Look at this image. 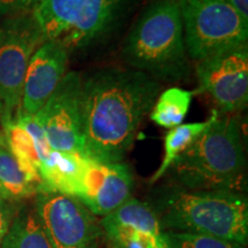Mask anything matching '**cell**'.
<instances>
[{
	"label": "cell",
	"mask_w": 248,
	"mask_h": 248,
	"mask_svg": "<svg viewBox=\"0 0 248 248\" xmlns=\"http://www.w3.org/2000/svg\"><path fill=\"white\" fill-rule=\"evenodd\" d=\"M133 177L122 162L88 159L75 195L94 216H106L131 198Z\"/></svg>",
	"instance_id": "11"
},
{
	"label": "cell",
	"mask_w": 248,
	"mask_h": 248,
	"mask_svg": "<svg viewBox=\"0 0 248 248\" xmlns=\"http://www.w3.org/2000/svg\"><path fill=\"white\" fill-rule=\"evenodd\" d=\"M33 210L53 248H98L100 222L78 199L53 191H39Z\"/></svg>",
	"instance_id": "8"
},
{
	"label": "cell",
	"mask_w": 248,
	"mask_h": 248,
	"mask_svg": "<svg viewBox=\"0 0 248 248\" xmlns=\"http://www.w3.org/2000/svg\"><path fill=\"white\" fill-rule=\"evenodd\" d=\"M200 89L208 93L221 114L237 115L248 101V48L204 59L197 64Z\"/></svg>",
	"instance_id": "10"
},
{
	"label": "cell",
	"mask_w": 248,
	"mask_h": 248,
	"mask_svg": "<svg viewBox=\"0 0 248 248\" xmlns=\"http://www.w3.org/2000/svg\"><path fill=\"white\" fill-rule=\"evenodd\" d=\"M82 84L83 77L79 73L67 71L35 116L52 151L86 157L83 142Z\"/></svg>",
	"instance_id": "9"
},
{
	"label": "cell",
	"mask_w": 248,
	"mask_h": 248,
	"mask_svg": "<svg viewBox=\"0 0 248 248\" xmlns=\"http://www.w3.org/2000/svg\"><path fill=\"white\" fill-rule=\"evenodd\" d=\"M17 208V204L11 203L0 198V246L7 234Z\"/></svg>",
	"instance_id": "21"
},
{
	"label": "cell",
	"mask_w": 248,
	"mask_h": 248,
	"mask_svg": "<svg viewBox=\"0 0 248 248\" xmlns=\"http://www.w3.org/2000/svg\"><path fill=\"white\" fill-rule=\"evenodd\" d=\"M0 116H1V108H0ZM2 139V132H0V140Z\"/></svg>",
	"instance_id": "24"
},
{
	"label": "cell",
	"mask_w": 248,
	"mask_h": 248,
	"mask_svg": "<svg viewBox=\"0 0 248 248\" xmlns=\"http://www.w3.org/2000/svg\"><path fill=\"white\" fill-rule=\"evenodd\" d=\"M170 248H245V245L218 238L166 231Z\"/></svg>",
	"instance_id": "20"
},
{
	"label": "cell",
	"mask_w": 248,
	"mask_h": 248,
	"mask_svg": "<svg viewBox=\"0 0 248 248\" xmlns=\"http://www.w3.org/2000/svg\"><path fill=\"white\" fill-rule=\"evenodd\" d=\"M160 91L156 79L133 68H105L83 78L86 157L98 162H122Z\"/></svg>",
	"instance_id": "1"
},
{
	"label": "cell",
	"mask_w": 248,
	"mask_h": 248,
	"mask_svg": "<svg viewBox=\"0 0 248 248\" xmlns=\"http://www.w3.org/2000/svg\"><path fill=\"white\" fill-rule=\"evenodd\" d=\"M69 52L63 46L45 40L35 52L24 76L21 104L16 117L35 116L67 74Z\"/></svg>",
	"instance_id": "13"
},
{
	"label": "cell",
	"mask_w": 248,
	"mask_h": 248,
	"mask_svg": "<svg viewBox=\"0 0 248 248\" xmlns=\"http://www.w3.org/2000/svg\"><path fill=\"white\" fill-rule=\"evenodd\" d=\"M186 53L195 61L247 45L248 22L226 0H178Z\"/></svg>",
	"instance_id": "5"
},
{
	"label": "cell",
	"mask_w": 248,
	"mask_h": 248,
	"mask_svg": "<svg viewBox=\"0 0 248 248\" xmlns=\"http://www.w3.org/2000/svg\"><path fill=\"white\" fill-rule=\"evenodd\" d=\"M100 226L113 248H170L154 210L136 198L102 217Z\"/></svg>",
	"instance_id": "12"
},
{
	"label": "cell",
	"mask_w": 248,
	"mask_h": 248,
	"mask_svg": "<svg viewBox=\"0 0 248 248\" xmlns=\"http://www.w3.org/2000/svg\"><path fill=\"white\" fill-rule=\"evenodd\" d=\"M226 1L248 22V0H226Z\"/></svg>",
	"instance_id": "23"
},
{
	"label": "cell",
	"mask_w": 248,
	"mask_h": 248,
	"mask_svg": "<svg viewBox=\"0 0 248 248\" xmlns=\"http://www.w3.org/2000/svg\"><path fill=\"white\" fill-rule=\"evenodd\" d=\"M2 136L9 151L28 179L38 187H42V178L39 175L40 161L37 153L36 144L31 135L16 120L1 123Z\"/></svg>",
	"instance_id": "15"
},
{
	"label": "cell",
	"mask_w": 248,
	"mask_h": 248,
	"mask_svg": "<svg viewBox=\"0 0 248 248\" xmlns=\"http://www.w3.org/2000/svg\"><path fill=\"white\" fill-rule=\"evenodd\" d=\"M126 63L148 75L178 78L186 70V53L178 0H157L142 13L124 40Z\"/></svg>",
	"instance_id": "4"
},
{
	"label": "cell",
	"mask_w": 248,
	"mask_h": 248,
	"mask_svg": "<svg viewBox=\"0 0 248 248\" xmlns=\"http://www.w3.org/2000/svg\"><path fill=\"white\" fill-rule=\"evenodd\" d=\"M88 157L78 154L52 151L39 167L42 187L39 191H53L75 195Z\"/></svg>",
	"instance_id": "14"
},
{
	"label": "cell",
	"mask_w": 248,
	"mask_h": 248,
	"mask_svg": "<svg viewBox=\"0 0 248 248\" xmlns=\"http://www.w3.org/2000/svg\"><path fill=\"white\" fill-rule=\"evenodd\" d=\"M120 0H33L30 12L46 40L68 52L86 47L106 32Z\"/></svg>",
	"instance_id": "6"
},
{
	"label": "cell",
	"mask_w": 248,
	"mask_h": 248,
	"mask_svg": "<svg viewBox=\"0 0 248 248\" xmlns=\"http://www.w3.org/2000/svg\"><path fill=\"white\" fill-rule=\"evenodd\" d=\"M193 92L171 88L159 94L151 110V120L164 129H172L183 124L187 115Z\"/></svg>",
	"instance_id": "18"
},
{
	"label": "cell",
	"mask_w": 248,
	"mask_h": 248,
	"mask_svg": "<svg viewBox=\"0 0 248 248\" xmlns=\"http://www.w3.org/2000/svg\"><path fill=\"white\" fill-rule=\"evenodd\" d=\"M243 131L237 115L213 110L209 125L170 167L176 185L188 190L243 192Z\"/></svg>",
	"instance_id": "3"
},
{
	"label": "cell",
	"mask_w": 248,
	"mask_h": 248,
	"mask_svg": "<svg viewBox=\"0 0 248 248\" xmlns=\"http://www.w3.org/2000/svg\"><path fill=\"white\" fill-rule=\"evenodd\" d=\"M37 193L38 187L21 170L2 136L0 140V198L18 204Z\"/></svg>",
	"instance_id": "16"
},
{
	"label": "cell",
	"mask_w": 248,
	"mask_h": 248,
	"mask_svg": "<svg viewBox=\"0 0 248 248\" xmlns=\"http://www.w3.org/2000/svg\"><path fill=\"white\" fill-rule=\"evenodd\" d=\"M32 4L33 0H0V14L12 16L29 12Z\"/></svg>",
	"instance_id": "22"
},
{
	"label": "cell",
	"mask_w": 248,
	"mask_h": 248,
	"mask_svg": "<svg viewBox=\"0 0 248 248\" xmlns=\"http://www.w3.org/2000/svg\"><path fill=\"white\" fill-rule=\"evenodd\" d=\"M0 248H53L33 208L20 206Z\"/></svg>",
	"instance_id": "17"
},
{
	"label": "cell",
	"mask_w": 248,
	"mask_h": 248,
	"mask_svg": "<svg viewBox=\"0 0 248 248\" xmlns=\"http://www.w3.org/2000/svg\"><path fill=\"white\" fill-rule=\"evenodd\" d=\"M212 116L203 122L185 123L170 129L164 137V155L160 167L151 178V184H154L166 175L171 164L177 157L195 140V138L209 125Z\"/></svg>",
	"instance_id": "19"
},
{
	"label": "cell",
	"mask_w": 248,
	"mask_h": 248,
	"mask_svg": "<svg viewBox=\"0 0 248 248\" xmlns=\"http://www.w3.org/2000/svg\"><path fill=\"white\" fill-rule=\"evenodd\" d=\"M45 40L30 11L0 23V123L16 116L29 62Z\"/></svg>",
	"instance_id": "7"
},
{
	"label": "cell",
	"mask_w": 248,
	"mask_h": 248,
	"mask_svg": "<svg viewBox=\"0 0 248 248\" xmlns=\"http://www.w3.org/2000/svg\"><path fill=\"white\" fill-rule=\"evenodd\" d=\"M163 231L233 241H248V202L243 192L188 190L179 185L160 188L147 202Z\"/></svg>",
	"instance_id": "2"
}]
</instances>
